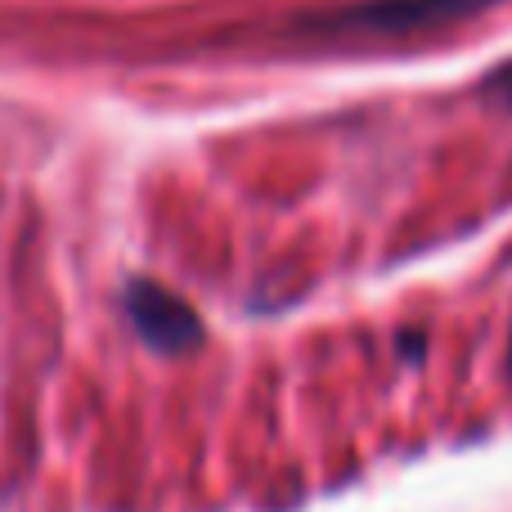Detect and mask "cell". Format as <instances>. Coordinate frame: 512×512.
Wrapping results in <instances>:
<instances>
[{
	"label": "cell",
	"instance_id": "2",
	"mask_svg": "<svg viewBox=\"0 0 512 512\" xmlns=\"http://www.w3.org/2000/svg\"><path fill=\"white\" fill-rule=\"evenodd\" d=\"M126 315H131L135 333L162 355H185L203 342V319L194 315L185 297H176L171 288L149 279L126 283Z\"/></svg>",
	"mask_w": 512,
	"mask_h": 512
},
{
	"label": "cell",
	"instance_id": "3",
	"mask_svg": "<svg viewBox=\"0 0 512 512\" xmlns=\"http://www.w3.org/2000/svg\"><path fill=\"white\" fill-rule=\"evenodd\" d=\"M486 95H495L504 108H512V59H508V63H499V68L490 72V81H486Z\"/></svg>",
	"mask_w": 512,
	"mask_h": 512
},
{
	"label": "cell",
	"instance_id": "1",
	"mask_svg": "<svg viewBox=\"0 0 512 512\" xmlns=\"http://www.w3.org/2000/svg\"><path fill=\"white\" fill-rule=\"evenodd\" d=\"M495 5H504V0H355L346 9L310 14L301 27L324 36H414L454 27Z\"/></svg>",
	"mask_w": 512,
	"mask_h": 512
},
{
	"label": "cell",
	"instance_id": "4",
	"mask_svg": "<svg viewBox=\"0 0 512 512\" xmlns=\"http://www.w3.org/2000/svg\"><path fill=\"white\" fill-rule=\"evenodd\" d=\"M508 369H512V351H508Z\"/></svg>",
	"mask_w": 512,
	"mask_h": 512
}]
</instances>
